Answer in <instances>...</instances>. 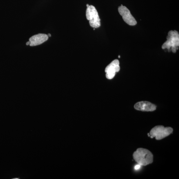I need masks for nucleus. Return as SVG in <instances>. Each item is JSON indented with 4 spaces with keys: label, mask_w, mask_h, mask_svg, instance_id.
Returning a JSON list of instances; mask_svg holds the SVG:
<instances>
[{
    "label": "nucleus",
    "mask_w": 179,
    "mask_h": 179,
    "mask_svg": "<svg viewBox=\"0 0 179 179\" xmlns=\"http://www.w3.org/2000/svg\"><path fill=\"white\" fill-rule=\"evenodd\" d=\"M133 156L135 161L140 166H147L153 162V155L151 152L147 149L138 148L133 153Z\"/></svg>",
    "instance_id": "f257e3e1"
},
{
    "label": "nucleus",
    "mask_w": 179,
    "mask_h": 179,
    "mask_svg": "<svg viewBox=\"0 0 179 179\" xmlns=\"http://www.w3.org/2000/svg\"><path fill=\"white\" fill-rule=\"evenodd\" d=\"M167 41L162 46L163 49H167L169 52L171 50L174 53H176L179 46V34L176 30L170 31L167 36Z\"/></svg>",
    "instance_id": "f03ea898"
},
{
    "label": "nucleus",
    "mask_w": 179,
    "mask_h": 179,
    "mask_svg": "<svg viewBox=\"0 0 179 179\" xmlns=\"http://www.w3.org/2000/svg\"><path fill=\"white\" fill-rule=\"evenodd\" d=\"M173 131L171 127H165L162 126H158L153 127L148 135L152 138L155 137L156 140H160L169 136L172 133Z\"/></svg>",
    "instance_id": "7ed1b4c3"
},
{
    "label": "nucleus",
    "mask_w": 179,
    "mask_h": 179,
    "mask_svg": "<svg viewBox=\"0 0 179 179\" xmlns=\"http://www.w3.org/2000/svg\"><path fill=\"white\" fill-rule=\"evenodd\" d=\"M86 17L87 19L89 21L91 27L98 28L100 26L101 20L97 11L94 6L90 5L87 7Z\"/></svg>",
    "instance_id": "20e7f679"
},
{
    "label": "nucleus",
    "mask_w": 179,
    "mask_h": 179,
    "mask_svg": "<svg viewBox=\"0 0 179 179\" xmlns=\"http://www.w3.org/2000/svg\"><path fill=\"white\" fill-rule=\"evenodd\" d=\"M118 11L123 20L126 23L131 26H134L137 24L136 20L126 7L122 5L119 7Z\"/></svg>",
    "instance_id": "39448f33"
},
{
    "label": "nucleus",
    "mask_w": 179,
    "mask_h": 179,
    "mask_svg": "<svg viewBox=\"0 0 179 179\" xmlns=\"http://www.w3.org/2000/svg\"><path fill=\"white\" fill-rule=\"evenodd\" d=\"M119 62L118 60H113L105 68L106 77L107 79H111L114 78L116 73L120 71Z\"/></svg>",
    "instance_id": "423d86ee"
},
{
    "label": "nucleus",
    "mask_w": 179,
    "mask_h": 179,
    "mask_svg": "<svg viewBox=\"0 0 179 179\" xmlns=\"http://www.w3.org/2000/svg\"><path fill=\"white\" fill-rule=\"evenodd\" d=\"M134 107L137 110L144 112H153L156 109L155 105L147 101L138 102L135 105Z\"/></svg>",
    "instance_id": "0eeeda50"
},
{
    "label": "nucleus",
    "mask_w": 179,
    "mask_h": 179,
    "mask_svg": "<svg viewBox=\"0 0 179 179\" xmlns=\"http://www.w3.org/2000/svg\"><path fill=\"white\" fill-rule=\"evenodd\" d=\"M49 36L47 35L43 34H39L33 36L29 39L30 46H35L41 44L47 41Z\"/></svg>",
    "instance_id": "6e6552de"
},
{
    "label": "nucleus",
    "mask_w": 179,
    "mask_h": 179,
    "mask_svg": "<svg viewBox=\"0 0 179 179\" xmlns=\"http://www.w3.org/2000/svg\"><path fill=\"white\" fill-rule=\"evenodd\" d=\"M140 167V165H138L136 167H135V169H136V170H138L139 168Z\"/></svg>",
    "instance_id": "1a4fd4ad"
},
{
    "label": "nucleus",
    "mask_w": 179,
    "mask_h": 179,
    "mask_svg": "<svg viewBox=\"0 0 179 179\" xmlns=\"http://www.w3.org/2000/svg\"><path fill=\"white\" fill-rule=\"evenodd\" d=\"M30 41H29L27 42V43H26V45L27 46L29 45H30Z\"/></svg>",
    "instance_id": "9d476101"
},
{
    "label": "nucleus",
    "mask_w": 179,
    "mask_h": 179,
    "mask_svg": "<svg viewBox=\"0 0 179 179\" xmlns=\"http://www.w3.org/2000/svg\"><path fill=\"white\" fill-rule=\"evenodd\" d=\"M47 36H48L49 37H50L51 36V35L50 34H49L48 35H47Z\"/></svg>",
    "instance_id": "9b49d317"
},
{
    "label": "nucleus",
    "mask_w": 179,
    "mask_h": 179,
    "mask_svg": "<svg viewBox=\"0 0 179 179\" xmlns=\"http://www.w3.org/2000/svg\"><path fill=\"white\" fill-rule=\"evenodd\" d=\"M86 6L87 7H88L89 6V5L88 4H87Z\"/></svg>",
    "instance_id": "f8f14e48"
},
{
    "label": "nucleus",
    "mask_w": 179,
    "mask_h": 179,
    "mask_svg": "<svg viewBox=\"0 0 179 179\" xmlns=\"http://www.w3.org/2000/svg\"><path fill=\"white\" fill-rule=\"evenodd\" d=\"M119 58H120V56H119Z\"/></svg>",
    "instance_id": "ddd939ff"
}]
</instances>
